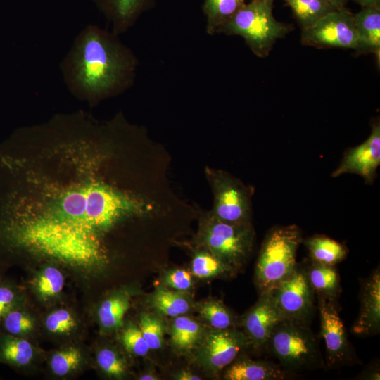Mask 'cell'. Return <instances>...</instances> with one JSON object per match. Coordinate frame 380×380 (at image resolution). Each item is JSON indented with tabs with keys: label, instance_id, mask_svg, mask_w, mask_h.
<instances>
[{
	"label": "cell",
	"instance_id": "8992f818",
	"mask_svg": "<svg viewBox=\"0 0 380 380\" xmlns=\"http://www.w3.org/2000/svg\"><path fill=\"white\" fill-rule=\"evenodd\" d=\"M198 243L232 270L242 267L253 246L251 223L230 224L216 218L210 211L199 213Z\"/></svg>",
	"mask_w": 380,
	"mask_h": 380
},
{
	"label": "cell",
	"instance_id": "44dd1931",
	"mask_svg": "<svg viewBox=\"0 0 380 380\" xmlns=\"http://www.w3.org/2000/svg\"><path fill=\"white\" fill-rule=\"evenodd\" d=\"M291 8L301 30L308 29L336 10L327 0H284Z\"/></svg>",
	"mask_w": 380,
	"mask_h": 380
},
{
	"label": "cell",
	"instance_id": "d6a6232c",
	"mask_svg": "<svg viewBox=\"0 0 380 380\" xmlns=\"http://www.w3.org/2000/svg\"><path fill=\"white\" fill-rule=\"evenodd\" d=\"M46 327L55 334H64L72 331L76 322L71 314L64 309L58 310L50 314L46 319Z\"/></svg>",
	"mask_w": 380,
	"mask_h": 380
},
{
	"label": "cell",
	"instance_id": "ac0fdd59",
	"mask_svg": "<svg viewBox=\"0 0 380 380\" xmlns=\"http://www.w3.org/2000/svg\"><path fill=\"white\" fill-rule=\"evenodd\" d=\"M304 269L309 284L317 298L337 301L341 286L339 274L334 266L312 260Z\"/></svg>",
	"mask_w": 380,
	"mask_h": 380
},
{
	"label": "cell",
	"instance_id": "83f0119b",
	"mask_svg": "<svg viewBox=\"0 0 380 380\" xmlns=\"http://www.w3.org/2000/svg\"><path fill=\"white\" fill-rule=\"evenodd\" d=\"M64 278L61 271L54 267H47L37 280V289L41 296L53 297L63 288Z\"/></svg>",
	"mask_w": 380,
	"mask_h": 380
},
{
	"label": "cell",
	"instance_id": "ffe728a7",
	"mask_svg": "<svg viewBox=\"0 0 380 380\" xmlns=\"http://www.w3.org/2000/svg\"><path fill=\"white\" fill-rule=\"evenodd\" d=\"M246 3V0H203L205 31L210 35L218 34L220 27Z\"/></svg>",
	"mask_w": 380,
	"mask_h": 380
},
{
	"label": "cell",
	"instance_id": "d6986e66",
	"mask_svg": "<svg viewBox=\"0 0 380 380\" xmlns=\"http://www.w3.org/2000/svg\"><path fill=\"white\" fill-rule=\"evenodd\" d=\"M302 242L308 249L312 260L335 266L347 255L348 250L342 243L323 235H314Z\"/></svg>",
	"mask_w": 380,
	"mask_h": 380
},
{
	"label": "cell",
	"instance_id": "e575fe53",
	"mask_svg": "<svg viewBox=\"0 0 380 380\" xmlns=\"http://www.w3.org/2000/svg\"><path fill=\"white\" fill-rule=\"evenodd\" d=\"M166 282L176 290L186 291L191 286L192 277L189 272L185 270H177L168 274Z\"/></svg>",
	"mask_w": 380,
	"mask_h": 380
},
{
	"label": "cell",
	"instance_id": "4fadbf2b",
	"mask_svg": "<svg viewBox=\"0 0 380 380\" xmlns=\"http://www.w3.org/2000/svg\"><path fill=\"white\" fill-rule=\"evenodd\" d=\"M248 346L243 333L234 329L215 330L207 338L204 358L210 369L221 371L232 364Z\"/></svg>",
	"mask_w": 380,
	"mask_h": 380
},
{
	"label": "cell",
	"instance_id": "836d02e7",
	"mask_svg": "<svg viewBox=\"0 0 380 380\" xmlns=\"http://www.w3.org/2000/svg\"><path fill=\"white\" fill-rule=\"evenodd\" d=\"M96 360L100 367L110 376H120L125 371L123 362L111 350L105 348L100 350Z\"/></svg>",
	"mask_w": 380,
	"mask_h": 380
},
{
	"label": "cell",
	"instance_id": "277c9868",
	"mask_svg": "<svg viewBox=\"0 0 380 380\" xmlns=\"http://www.w3.org/2000/svg\"><path fill=\"white\" fill-rule=\"evenodd\" d=\"M274 1L246 2L220 27L218 34L240 36L255 56L267 57L276 42L292 30L291 25L281 23L274 17Z\"/></svg>",
	"mask_w": 380,
	"mask_h": 380
},
{
	"label": "cell",
	"instance_id": "e0dca14e",
	"mask_svg": "<svg viewBox=\"0 0 380 380\" xmlns=\"http://www.w3.org/2000/svg\"><path fill=\"white\" fill-rule=\"evenodd\" d=\"M290 373L275 362L239 358L230 364L224 374L227 380H282Z\"/></svg>",
	"mask_w": 380,
	"mask_h": 380
},
{
	"label": "cell",
	"instance_id": "52a82bcc",
	"mask_svg": "<svg viewBox=\"0 0 380 380\" xmlns=\"http://www.w3.org/2000/svg\"><path fill=\"white\" fill-rule=\"evenodd\" d=\"M205 175L213 194V215L230 224L251 223L252 189L223 170L206 167Z\"/></svg>",
	"mask_w": 380,
	"mask_h": 380
},
{
	"label": "cell",
	"instance_id": "ba28073f",
	"mask_svg": "<svg viewBox=\"0 0 380 380\" xmlns=\"http://www.w3.org/2000/svg\"><path fill=\"white\" fill-rule=\"evenodd\" d=\"M267 293L285 319L310 324L316 309L315 295L304 267L297 263L293 271Z\"/></svg>",
	"mask_w": 380,
	"mask_h": 380
},
{
	"label": "cell",
	"instance_id": "1f68e13d",
	"mask_svg": "<svg viewBox=\"0 0 380 380\" xmlns=\"http://www.w3.org/2000/svg\"><path fill=\"white\" fill-rule=\"evenodd\" d=\"M122 341L126 350L138 356L146 355L150 350L140 329L134 326H130L123 331Z\"/></svg>",
	"mask_w": 380,
	"mask_h": 380
},
{
	"label": "cell",
	"instance_id": "5bb4252c",
	"mask_svg": "<svg viewBox=\"0 0 380 380\" xmlns=\"http://www.w3.org/2000/svg\"><path fill=\"white\" fill-rule=\"evenodd\" d=\"M360 308L358 317L352 326L353 334L372 336L380 331V272L376 269L362 284L360 292Z\"/></svg>",
	"mask_w": 380,
	"mask_h": 380
},
{
	"label": "cell",
	"instance_id": "7a4b0ae2",
	"mask_svg": "<svg viewBox=\"0 0 380 380\" xmlns=\"http://www.w3.org/2000/svg\"><path fill=\"white\" fill-rule=\"evenodd\" d=\"M138 66L137 56L119 35L94 24L77 34L59 65L70 93L91 107L130 89Z\"/></svg>",
	"mask_w": 380,
	"mask_h": 380
},
{
	"label": "cell",
	"instance_id": "7c38bea8",
	"mask_svg": "<svg viewBox=\"0 0 380 380\" xmlns=\"http://www.w3.org/2000/svg\"><path fill=\"white\" fill-rule=\"evenodd\" d=\"M284 319L270 293L260 295L258 302L247 311L242 319L248 345L256 350L265 351L273 329Z\"/></svg>",
	"mask_w": 380,
	"mask_h": 380
},
{
	"label": "cell",
	"instance_id": "9a60e30c",
	"mask_svg": "<svg viewBox=\"0 0 380 380\" xmlns=\"http://www.w3.org/2000/svg\"><path fill=\"white\" fill-rule=\"evenodd\" d=\"M117 35L127 32L156 0H92Z\"/></svg>",
	"mask_w": 380,
	"mask_h": 380
},
{
	"label": "cell",
	"instance_id": "2e32d148",
	"mask_svg": "<svg viewBox=\"0 0 380 380\" xmlns=\"http://www.w3.org/2000/svg\"><path fill=\"white\" fill-rule=\"evenodd\" d=\"M357 36L356 55L374 53L380 59V8L361 7L353 13Z\"/></svg>",
	"mask_w": 380,
	"mask_h": 380
},
{
	"label": "cell",
	"instance_id": "7402d4cb",
	"mask_svg": "<svg viewBox=\"0 0 380 380\" xmlns=\"http://www.w3.org/2000/svg\"><path fill=\"white\" fill-rule=\"evenodd\" d=\"M33 356L30 342L8 334L0 336V360L15 366L27 365Z\"/></svg>",
	"mask_w": 380,
	"mask_h": 380
},
{
	"label": "cell",
	"instance_id": "d4e9b609",
	"mask_svg": "<svg viewBox=\"0 0 380 380\" xmlns=\"http://www.w3.org/2000/svg\"><path fill=\"white\" fill-rule=\"evenodd\" d=\"M191 269L193 274L201 279L234 270L205 249L196 252L191 262Z\"/></svg>",
	"mask_w": 380,
	"mask_h": 380
},
{
	"label": "cell",
	"instance_id": "60d3db41",
	"mask_svg": "<svg viewBox=\"0 0 380 380\" xmlns=\"http://www.w3.org/2000/svg\"><path fill=\"white\" fill-rule=\"evenodd\" d=\"M139 379L141 380H156L157 378L151 374H144L141 376Z\"/></svg>",
	"mask_w": 380,
	"mask_h": 380
},
{
	"label": "cell",
	"instance_id": "9c48e42d",
	"mask_svg": "<svg viewBox=\"0 0 380 380\" xmlns=\"http://www.w3.org/2000/svg\"><path fill=\"white\" fill-rule=\"evenodd\" d=\"M321 335L329 368L360 364L355 349L349 341L346 330L339 315L337 301L317 298Z\"/></svg>",
	"mask_w": 380,
	"mask_h": 380
},
{
	"label": "cell",
	"instance_id": "74e56055",
	"mask_svg": "<svg viewBox=\"0 0 380 380\" xmlns=\"http://www.w3.org/2000/svg\"><path fill=\"white\" fill-rule=\"evenodd\" d=\"M361 7H372L380 8V0H353Z\"/></svg>",
	"mask_w": 380,
	"mask_h": 380
},
{
	"label": "cell",
	"instance_id": "484cf974",
	"mask_svg": "<svg viewBox=\"0 0 380 380\" xmlns=\"http://www.w3.org/2000/svg\"><path fill=\"white\" fill-rule=\"evenodd\" d=\"M200 312L215 330L233 329L235 322L234 315L220 301L205 303L201 306Z\"/></svg>",
	"mask_w": 380,
	"mask_h": 380
},
{
	"label": "cell",
	"instance_id": "4dcf8cb0",
	"mask_svg": "<svg viewBox=\"0 0 380 380\" xmlns=\"http://www.w3.org/2000/svg\"><path fill=\"white\" fill-rule=\"evenodd\" d=\"M81 354L78 349L70 348L52 356L51 367L58 376H63L75 369L80 364Z\"/></svg>",
	"mask_w": 380,
	"mask_h": 380
},
{
	"label": "cell",
	"instance_id": "8d00e7d4",
	"mask_svg": "<svg viewBox=\"0 0 380 380\" xmlns=\"http://www.w3.org/2000/svg\"><path fill=\"white\" fill-rule=\"evenodd\" d=\"M379 368L377 365L369 366L365 369V371L360 376L359 379H372V380H379L380 378Z\"/></svg>",
	"mask_w": 380,
	"mask_h": 380
},
{
	"label": "cell",
	"instance_id": "4316f807",
	"mask_svg": "<svg viewBox=\"0 0 380 380\" xmlns=\"http://www.w3.org/2000/svg\"><path fill=\"white\" fill-rule=\"evenodd\" d=\"M129 306V301L122 298H110L103 302L98 310L102 326L106 328L120 326Z\"/></svg>",
	"mask_w": 380,
	"mask_h": 380
},
{
	"label": "cell",
	"instance_id": "cb8c5ba5",
	"mask_svg": "<svg viewBox=\"0 0 380 380\" xmlns=\"http://www.w3.org/2000/svg\"><path fill=\"white\" fill-rule=\"evenodd\" d=\"M152 303L159 312L170 317L184 315L189 310V303L184 297L165 289L156 292Z\"/></svg>",
	"mask_w": 380,
	"mask_h": 380
},
{
	"label": "cell",
	"instance_id": "8fae6325",
	"mask_svg": "<svg viewBox=\"0 0 380 380\" xmlns=\"http://www.w3.org/2000/svg\"><path fill=\"white\" fill-rule=\"evenodd\" d=\"M380 164V125H372L369 137L357 146L349 148L337 167L331 173L336 177L343 174L353 173L362 177L365 182L372 184L376 177Z\"/></svg>",
	"mask_w": 380,
	"mask_h": 380
},
{
	"label": "cell",
	"instance_id": "603a6c76",
	"mask_svg": "<svg viewBox=\"0 0 380 380\" xmlns=\"http://www.w3.org/2000/svg\"><path fill=\"white\" fill-rule=\"evenodd\" d=\"M200 333L197 322L187 317L177 316L172 326L171 340L177 348L189 349L198 341Z\"/></svg>",
	"mask_w": 380,
	"mask_h": 380
},
{
	"label": "cell",
	"instance_id": "f35d334b",
	"mask_svg": "<svg viewBox=\"0 0 380 380\" xmlns=\"http://www.w3.org/2000/svg\"><path fill=\"white\" fill-rule=\"evenodd\" d=\"M179 380H200L201 378L198 376L194 375L188 372H182L177 376Z\"/></svg>",
	"mask_w": 380,
	"mask_h": 380
},
{
	"label": "cell",
	"instance_id": "30bf717a",
	"mask_svg": "<svg viewBox=\"0 0 380 380\" xmlns=\"http://www.w3.org/2000/svg\"><path fill=\"white\" fill-rule=\"evenodd\" d=\"M301 43L318 49L355 50L357 36L353 13L346 8L336 9L329 13L313 26L302 30Z\"/></svg>",
	"mask_w": 380,
	"mask_h": 380
},
{
	"label": "cell",
	"instance_id": "f1b7e54d",
	"mask_svg": "<svg viewBox=\"0 0 380 380\" xmlns=\"http://www.w3.org/2000/svg\"><path fill=\"white\" fill-rule=\"evenodd\" d=\"M140 330L148 346L151 350H157L163 343V325L160 320L148 315L140 317Z\"/></svg>",
	"mask_w": 380,
	"mask_h": 380
},
{
	"label": "cell",
	"instance_id": "ab89813d",
	"mask_svg": "<svg viewBox=\"0 0 380 380\" xmlns=\"http://www.w3.org/2000/svg\"><path fill=\"white\" fill-rule=\"evenodd\" d=\"M336 9H345L349 0H327Z\"/></svg>",
	"mask_w": 380,
	"mask_h": 380
},
{
	"label": "cell",
	"instance_id": "f546056e",
	"mask_svg": "<svg viewBox=\"0 0 380 380\" xmlns=\"http://www.w3.org/2000/svg\"><path fill=\"white\" fill-rule=\"evenodd\" d=\"M1 322L6 334L15 336L28 333L34 326L30 317L16 308L9 311L1 319Z\"/></svg>",
	"mask_w": 380,
	"mask_h": 380
},
{
	"label": "cell",
	"instance_id": "d590c367",
	"mask_svg": "<svg viewBox=\"0 0 380 380\" xmlns=\"http://www.w3.org/2000/svg\"><path fill=\"white\" fill-rule=\"evenodd\" d=\"M15 291L8 285L0 284V320L11 310L15 308Z\"/></svg>",
	"mask_w": 380,
	"mask_h": 380
},
{
	"label": "cell",
	"instance_id": "6da1fadb",
	"mask_svg": "<svg viewBox=\"0 0 380 380\" xmlns=\"http://www.w3.org/2000/svg\"><path fill=\"white\" fill-rule=\"evenodd\" d=\"M170 156L120 111L80 110L0 143V251L89 269L108 262L122 224L187 214L170 188Z\"/></svg>",
	"mask_w": 380,
	"mask_h": 380
},
{
	"label": "cell",
	"instance_id": "5b68a950",
	"mask_svg": "<svg viewBox=\"0 0 380 380\" xmlns=\"http://www.w3.org/2000/svg\"><path fill=\"white\" fill-rule=\"evenodd\" d=\"M300 229L295 224L274 226L262 242L255 266V281L260 295L270 291L297 265Z\"/></svg>",
	"mask_w": 380,
	"mask_h": 380
},
{
	"label": "cell",
	"instance_id": "3957f363",
	"mask_svg": "<svg viewBox=\"0 0 380 380\" xmlns=\"http://www.w3.org/2000/svg\"><path fill=\"white\" fill-rule=\"evenodd\" d=\"M289 373L323 368L318 336L310 324L284 319L273 329L265 348Z\"/></svg>",
	"mask_w": 380,
	"mask_h": 380
}]
</instances>
